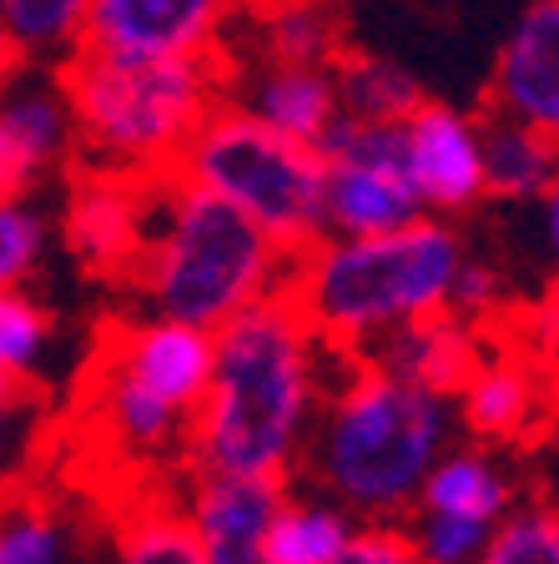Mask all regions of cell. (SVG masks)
Instances as JSON below:
<instances>
[{
    "label": "cell",
    "instance_id": "obj_1",
    "mask_svg": "<svg viewBox=\"0 0 559 564\" xmlns=\"http://www.w3.org/2000/svg\"><path fill=\"white\" fill-rule=\"evenodd\" d=\"M327 364L333 348L288 293L212 333V383L186 434V464L288 484L333 383Z\"/></svg>",
    "mask_w": 559,
    "mask_h": 564
},
{
    "label": "cell",
    "instance_id": "obj_34",
    "mask_svg": "<svg viewBox=\"0 0 559 564\" xmlns=\"http://www.w3.org/2000/svg\"><path fill=\"white\" fill-rule=\"evenodd\" d=\"M545 247H549V262H555V278H559V182L545 192Z\"/></svg>",
    "mask_w": 559,
    "mask_h": 564
},
{
    "label": "cell",
    "instance_id": "obj_35",
    "mask_svg": "<svg viewBox=\"0 0 559 564\" xmlns=\"http://www.w3.org/2000/svg\"><path fill=\"white\" fill-rule=\"evenodd\" d=\"M15 70V56H11V46H6V35H0V82Z\"/></svg>",
    "mask_w": 559,
    "mask_h": 564
},
{
    "label": "cell",
    "instance_id": "obj_3",
    "mask_svg": "<svg viewBox=\"0 0 559 564\" xmlns=\"http://www.w3.org/2000/svg\"><path fill=\"white\" fill-rule=\"evenodd\" d=\"M469 252L454 223L419 217L384 237H323L292 262L288 297L327 348L363 358L388 333L449 313Z\"/></svg>",
    "mask_w": 559,
    "mask_h": 564
},
{
    "label": "cell",
    "instance_id": "obj_6",
    "mask_svg": "<svg viewBox=\"0 0 559 564\" xmlns=\"http://www.w3.org/2000/svg\"><path fill=\"white\" fill-rule=\"evenodd\" d=\"M212 383V333L127 317L106 333L92 368L96 434L127 458H186V434Z\"/></svg>",
    "mask_w": 559,
    "mask_h": 564
},
{
    "label": "cell",
    "instance_id": "obj_16",
    "mask_svg": "<svg viewBox=\"0 0 559 564\" xmlns=\"http://www.w3.org/2000/svg\"><path fill=\"white\" fill-rule=\"evenodd\" d=\"M549 409H555V388L519 348H499V352L484 348L474 373L454 393L459 423L490 448L529 438L549 419Z\"/></svg>",
    "mask_w": 559,
    "mask_h": 564
},
{
    "label": "cell",
    "instance_id": "obj_23",
    "mask_svg": "<svg viewBox=\"0 0 559 564\" xmlns=\"http://www.w3.org/2000/svg\"><path fill=\"white\" fill-rule=\"evenodd\" d=\"M0 35L15 66L61 70L86 41V0H0Z\"/></svg>",
    "mask_w": 559,
    "mask_h": 564
},
{
    "label": "cell",
    "instance_id": "obj_36",
    "mask_svg": "<svg viewBox=\"0 0 559 564\" xmlns=\"http://www.w3.org/2000/svg\"><path fill=\"white\" fill-rule=\"evenodd\" d=\"M0 197H6V192H0Z\"/></svg>",
    "mask_w": 559,
    "mask_h": 564
},
{
    "label": "cell",
    "instance_id": "obj_22",
    "mask_svg": "<svg viewBox=\"0 0 559 564\" xmlns=\"http://www.w3.org/2000/svg\"><path fill=\"white\" fill-rule=\"evenodd\" d=\"M479 127H484V192L504 202H545V192L559 182L555 141L504 117H484Z\"/></svg>",
    "mask_w": 559,
    "mask_h": 564
},
{
    "label": "cell",
    "instance_id": "obj_27",
    "mask_svg": "<svg viewBox=\"0 0 559 564\" xmlns=\"http://www.w3.org/2000/svg\"><path fill=\"white\" fill-rule=\"evenodd\" d=\"M117 564H207L176 505L131 509L117 529Z\"/></svg>",
    "mask_w": 559,
    "mask_h": 564
},
{
    "label": "cell",
    "instance_id": "obj_8",
    "mask_svg": "<svg viewBox=\"0 0 559 564\" xmlns=\"http://www.w3.org/2000/svg\"><path fill=\"white\" fill-rule=\"evenodd\" d=\"M323 156V237H384L419 223L398 127L338 121L318 141Z\"/></svg>",
    "mask_w": 559,
    "mask_h": 564
},
{
    "label": "cell",
    "instance_id": "obj_10",
    "mask_svg": "<svg viewBox=\"0 0 559 564\" xmlns=\"http://www.w3.org/2000/svg\"><path fill=\"white\" fill-rule=\"evenodd\" d=\"M162 182L106 172V166H86L71 176L66 207H61V237L71 258L86 262L96 278H131L152 232Z\"/></svg>",
    "mask_w": 559,
    "mask_h": 564
},
{
    "label": "cell",
    "instance_id": "obj_7",
    "mask_svg": "<svg viewBox=\"0 0 559 564\" xmlns=\"http://www.w3.org/2000/svg\"><path fill=\"white\" fill-rule=\"evenodd\" d=\"M176 182L217 197L257 227L282 258H303L323 242V156L222 101L186 141Z\"/></svg>",
    "mask_w": 559,
    "mask_h": 564
},
{
    "label": "cell",
    "instance_id": "obj_2",
    "mask_svg": "<svg viewBox=\"0 0 559 564\" xmlns=\"http://www.w3.org/2000/svg\"><path fill=\"white\" fill-rule=\"evenodd\" d=\"M459 434L454 399L408 388L384 368L338 352L323 413L308 438V489L333 499L358 529H404Z\"/></svg>",
    "mask_w": 559,
    "mask_h": 564
},
{
    "label": "cell",
    "instance_id": "obj_28",
    "mask_svg": "<svg viewBox=\"0 0 559 564\" xmlns=\"http://www.w3.org/2000/svg\"><path fill=\"white\" fill-rule=\"evenodd\" d=\"M474 564H559V505H519Z\"/></svg>",
    "mask_w": 559,
    "mask_h": 564
},
{
    "label": "cell",
    "instance_id": "obj_13",
    "mask_svg": "<svg viewBox=\"0 0 559 564\" xmlns=\"http://www.w3.org/2000/svg\"><path fill=\"white\" fill-rule=\"evenodd\" d=\"M222 61V101L282 131L292 141H318L343 121L338 111V82L333 66H288V61L262 56H217Z\"/></svg>",
    "mask_w": 559,
    "mask_h": 564
},
{
    "label": "cell",
    "instance_id": "obj_12",
    "mask_svg": "<svg viewBox=\"0 0 559 564\" xmlns=\"http://www.w3.org/2000/svg\"><path fill=\"white\" fill-rule=\"evenodd\" d=\"M398 141H404L408 182L419 197L423 217L449 223L454 212H469L484 202V127L474 111L439 96H423L404 121H398Z\"/></svg>",
    "mask_w": 559,
    "mask_h": 564
},
{
    "label": "cell",
    "instance_id": "obj_15",
    "mask_svg": "<svg viewBox=\"0 0 559 564\" xmlns=\"http://www.w3.org/2000/svg\"><path fill=\"white\" fill-rule=\"evenodd\" d=\"M282 494H288V484L192 469L182 484L176 514L186 519L207 564H262L268 524L278 514Z\"/></svg>",
    "mask_w": 559,
    "mask_h": 564
},
{
    "label": "cell",
    "instance_id": "obj_29",
    "mask_svg": "<svg viewBox=\"0 0 559 564\" xmlns=\"http://www.w3.org/2000/svg\"><path fill=\"white\" fill-rule=\"evenodd\" d=\"M51 223L35 197H0V288H25L46 258Z\"/></svg>",
    "mask_w": 559,
    "mask_h": 564
},
{
    "label": "cell",
    "instance_id": "obj_5",
    "mask_svg": "<svg viewBox=\"0 0 559 564\" xmlns=\"http://www.w3.org/2000/svg\"><path fill=\"white\" fill-rule=\"evenodd\" d=\"M86 166L162 182L222 106V61H117L76 51L61 66Z\"/></svg>",
    "mask_w": 559,
    "mask_h": 564
},
{
    "label": "cell",
    "instance_id": "obj_17",
    "mask_svg": "<svg viewBox=\"0 0 559 564\" xmlns=\"http://www.w3.org/2000/svg\"><path fill=\"white\" fill-rule=\"evenodd\" d=\"M479 333L469 323H459L454 313L423 317V323H408V328L388 333L384 343H373L363 352V364L384 368L388 378L408 388H423V393H439V399H454L464 378L479 364Z\"/></svg>",
    "mask_w": 559,
    "mask_h": 564
},
{
    "label": "cell",
    "instance_id": "obj_26",
    "mask_svg": "<svg viewBox=\"0 0 559 564\" xmlns=\"http://www.w3.org/2000/svg\"><path fill=\"white\" fill-rule=\"evenodd\" d=\"M66 519L46 499L21 494L11 505H0V564H66Z\"/></svg>",
    "mask_w": 559,
    "mask_h": 564
},
{
    "label": "cell",
    "instance_id": "obj_30",
    "mask_svg": "<svg viewBox=\"0 0 559 564\" xmlns=\"http://www.w3.org/2000/svg\"><path fill=\"white\" fill-rule=\"evenodd\" d=\"M494 529H479V524H464V519H443V514H413L404 519V540L413 550L419 564H474L484 554Z\"/></svg>",
    "mask_w": 559,
    "mask_h": 564
},
{
    "label": "cell",
    "instance_id": "obj_19",
    "mask_svg": "<svg viewBox=\"0 0 559 564\" xmlns=\"http://www.w3.org/2000/svg\"><path fill=\"white\" fill-rule=\"evenodd\" d=\"M222 56H262L288 66H333L343 56L338 15L323 6H268V11H233Z\"/></svg>",
    "mask_w": 559,
    "mask_h": 564
},
{
    "label": "cell",
    "instance_id": "obj_14",
    "mask_svg": "<svg viewBox=\"0 0 559 564\" xmlns=\"http://www.w3.org/2000/svg\"><path fill=\"white\" fill-rule=\"evenodd\" d=\"M490 117L559 147V0H535L514 15L490 66Z\"/></svg>",
    "mask_w": 559,
    "mask_h": 564
},
{
    "label": "cell",
    "instance_id": "obj_21",
    "mask_svg": "<svg viewBox=\"0 0 559 564\" xmlns=\"http://www.w3.org/2000/svg\"><path fill=\"white\" fill-rule=\"evenodd\" d=\"M333 82H338V111L353 127H398L423 101L413 70L378 51H343L333 61Z\"/></svg>",
    "mask_w": 559,
    "mask_h": 564
},
{
    "label": "cell",
    "instance_id": "obj_25",
    "mask_svg": "<svg viewBox=\"0 0 559 564\" xmlns=\"http://www.w3.org/2000/svg\"><path fill=\"white\" fill-rule=\"evenodd\" d=\"M56 348V317L31 288H0V383L35 388Z\"/></svg>",
    "mask_w": 559,
    "mask_h": 564
},
{
    "label": "cell",
    "instance_id": "obj_11",
    "mask_svg": "<svg viewBox=\"0 0 559 564\" xmlns=\"http://www.w3.org/2000/svg\"><path fill=\"white\" fill-rule=\"evenodd\" d=\"M233 6L217 0H86L82 51L117 61H207L222 56Z\"/></svg>",
    "mask_w": 559,
    "mask_h": 564
},
{
    "label": "cell",
    "instance_id": "obj_31",
    "mask_svg": "<svg viewBox=\"0 0 559 564\" xmlns=\"http://www.w3.org/2000/svg\"><path fill=\"white\" fill-rule=\"evenodd\" d=\"M449 313H454L459 323H469V328H474V323H484V317L499 313V272L469 258V262H464V272H459V282H454Z\"/></svg>",
    "mask_w": 559,
    "mask_h": 564
},
{
    "label": "cell",
    "instance_id": "obj_4",
    "mask_svg": "<svg viewBox=\"0 0 559 564\" xmlns=\"http://www.w3.org/2000/svg\"><path fill=\"white\" fill-rule=\"evenodd\" d=\"M292 258H282L247 217L217 197L166 176L131 293L141 317H162L197 333H222L257 303L288 293Z\"/></svg>",
    "mask_w": 559,
    "mask_h": 564
},
{
    "label": "cell",
    "instance_id": "obj_20",
    "mask_svg": "<svg viewBox=\"0 0 559 564\" xmlns=\"http://www.w3.org/2000/svg\"><path fill=\"white\" fill-rule=\"evenodd\" d=\"M353 540H358V524L333 499L313 489H288L268 524L262 564H338L353 550Z\"/></svg>",
    "mask_w": 559,
    "mask_h": 564
},
{
    "label": "cell",
    "instance_id": "obj_9",
    "mask_svg": "<svg viewBox=\"0 0 559 564\" xmlns=\"http://www.w3.org/2000/svg\"><path fill=\"white\" fill-rule=\"evenodd\" d=\"M82 156L61 70L15 66L0 82V192L31 197Z\"/></svg>",
    "mask_w": 559,
    "mask_h": 564
},
{
    "label": "cell",
    "instance_id": "obj_18",
    "mask_svg": "<svg viewBox=\"0 0 559 564\" xmlns=\"http://www.w3.org/2000/svg\"><path fill=\"white\" fill-rule=\"evenodd\" d=\"M413 509L464 519V524H479V529H499L519 509V479H514L509 458L499 448L454 444L433 464L429 479H423V494Z\"/></svg>",
    "mask_w": 559,
    "mask_h": 564
},
{
    "label": "cell",
    "instance_id": "obj_33",
    "mask_svg": "<svg viewBox=\"0 0 559 564\" xmlns=\"http://www.w3.org/2000/svg\"><path fill=\"white\" fill-rule=\"evenodd\" d=\"M338 564H419V560L408 550L404 529H358L353 550Z\"/></svg>",
    "mask_w": 559,
    "mask_h": 564
},
{
    "label": "cell",
    "instance_id": "obj_24",
    "mask_svg": "<svg viewBox=\"0 0 559 564\" xmlns=\"http://www.w3.org/2000/svg\"><path fill=\"white\" fill-rule=\"evenodd\" d=\"M46 399L41 388L0 383V505L21 499L46 454Z\"/></svg>",
    "mask_w": 559,
    "mask_h": 564
},
{
    "label": "cell",
    "instance_id": "obj_32",
    "mask_svg": "<svg viewBox=\"0 0 559 564\" xmlns=\"http://www.w3.org/2000/svg\"><path fill=\"white\" fill-rule=\"evenodd\" d=\"M539 373L549 378V388L559 393V293H549L545 303L529 313L525 323V348H519Z\"/></svg>",
    "mask_w": 559,
    "mask_h": 564
}]
</instances>
